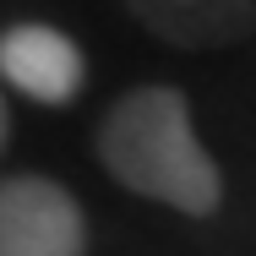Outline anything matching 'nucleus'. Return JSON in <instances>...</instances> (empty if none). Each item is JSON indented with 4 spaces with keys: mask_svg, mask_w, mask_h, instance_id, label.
<instances>
[{
    "mask_svg": "<svg viewBox=\"0 0 256 256\" xmlns=\"http://www.w3.org/2000/svg\"><path fill=\"white\" fill-rule=\"evenodd\" d=\"M98 158L126 191L169 202L191 218L212 212L218 196H224L218 164L196 142L186 93H174V88L126 93L98 126Z\"/></svg>",
    "mask_w": 256,
    "mask_h": 256,
    "instance_id": "1",
    "label": "nucleus"
},
{
    "mask_svg": "<svg viewBox=\"0 0 256 256\" xmlns=\"http://www.w3.org/2000/svg\"><path fill=\"white\" fill-rule=\"evenodd\" d=\"M88 224L71 191L22 174L0 186V256H82Z\"/></svg>",
    "mask_w": 256,
    "mask_h": 256,
    "instance_id": "2",
    "label": "nucleus"
},
{
    "mask_svg": "<svg viewBox=\"0 0 256 256\" xmlns=\"http://www.w3.org/2000/svg\"><path fill=\"white\" fill-rule=\"evenodd\" d=\"M0 76L38 104H71L88 82V60L60 28L16 22L0 33Z\"/></svg>",
    "mask_w": 256,
    "mask_h": 256,
    "instance_id": "3",
    "label": "nucleus"
},
{
    "mask_svg": "<svg viewBox=\"0 0 256 256\" xmlns=\"http://www.w3.org/2000/svg\"><path fill=\"white\" fill-rule=\"evenodd\" d=\"M142 28L180 50H224L256 28V0H126Z\"/></svg>",
    "mask_w": 256,
    "mask_h": 256,
    "instance_id": "4",
    "label": "nucleus"
},
{
    "mask_svg": "<svg viewBox=\"0 0 256 256\" xmlns=\"http://www.w3.org/2000/svg\"><path fill=\"white\" fill-rule=\"evenodd\" d=\"M0 148H6V98H0Z\"/></svg>",
    "mask_w": 256,
    "mask_h": 256,
    "instance_id": "5",
    "label": "nucleus"
}]
</instances>
